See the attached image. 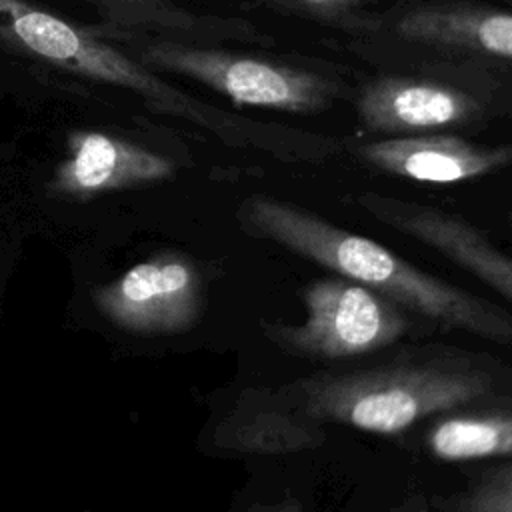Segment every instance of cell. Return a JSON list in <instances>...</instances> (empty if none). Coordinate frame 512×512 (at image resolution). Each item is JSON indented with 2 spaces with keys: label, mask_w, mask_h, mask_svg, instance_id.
Instances as JSON below:
<instances>
[{
  "label": "cell",
  "mask_w": 512,
  "mask_h": 512,
  "mask_svg": "<svg viewBox=\"0 0 512 512\" xmlns=\"http://www.w3.org/2000/svg\"><path fill=\"white\" fill-rule=\"evenodd\" d=\"M0 52L128 90L152 112L186 120L232 146L292 162L324 160L336 152V142L326 136L262 124L202 102L92 28L76 26L30 0H0Z\"/></svg>",
  "instance_id": "1"
},
{
  "label": "cell",
  "mask_w": 512,
  "mask_h": 512,
  "mask_svg": "<svg viewBox=\"0 0 512 512\" xmlns=\"http://www.w3.org/2000/svg\"><path fill=\"white\" fill-rule=\"evenodd\" d=\"M238 222L246 234L364 284L406 312L496 344H512V314L316 212L254 194L240 204Z\"/></svg>",
  "instance_id": "2"
},
{
  "label": "cell",
  "mask_w": 512,
  "mask_h": 512,
  "mask_svg": "<svg viewBox=\"0 0 512 512\" xmlns=\"http://www.w3.org/2000/svg\"><path fill=\"white\" fill-rule=\"evenodd\" d=\"M276 390L320 424L390 436L434 414L494 398L496 380L492 372L472 364L404 362L308 374Z\"/></svg>",
  "instance_id": "3"
},
{
  "label": "cell",
  "mask_w": 512,
  "mask_h": 512,
  "mask_svg": "<svg viewBox=\"0 0 512 512\" xmlns=\"http://www.w3.org/2000/svg\"><path fill=\"white\" fill-rule=\"evenodd\" d=\"M92 30L116 40L146 68L194 80L242 108L316 114L330 108L338 96V86L322 74L216 44L114 30L102 24Z\"/></svg>",
  "instance_id": "4"
},
{
  "label": "cell",
  "mask_w": 512,
  "mask_h": 512,
  "mask_svg": "<svg viewBox=\"0 0 512 512\" xmlns=\"http://www.w3.org/2000/svg\"><path fill=\"white\" fill-rule=\"evenodd\" d=\"M300 324L260 322L276 348L308 360H344L396 344L412 326L406 310L372 288L338 274L302 288Z\"/></svg>",
  "instance_id": "5"
},
{
  "label": "cell",
  "mask_w": 512,
  "mask_h": 512,
  "mask_svg": "<svg viewBox=\"0 0 512 512\" xmlns=\"http://www.w3.org/2000/svg\"><path fill=\"white\" fill-rule=\"evenodd\" d=\"M356 204L380 224L428 246L512 302V256L464 216L378 192H362Z\"/></svg>",
  "instance_id": "6"
},
{
  "label": "cell",
  "mask_w": 512,
  "mask_h": 512,
  "mask_svg": "<svg viewBox=\"0 0 512 512\" xmlns=\"http://www.w3.org/2000/svg\"><path fill=\"white\" fill-rule=\"evenodd\" d=\"M354 152L374 170L420 184H460L512 168V144H480L444 132L384 136Z\"/></svg>",
  "instance_id": "7"
},
{
  "label": "cell",
  "mask_w": 512,
  "mask_h": 512,
  "mask_svg": "<svg viewBox=\"0 0 512 512\" xmlns=\"http://www.w3.org/2000/svg\"><path fill=\"white\" fill-rule=\"evenodd\" d=\"M360 124L382 136L444 132L482 116V104L450 84L416 76H382L356 102Z\"/></svg>",
  "instance_id": "8"
},
{
  "label": "cell",
  "mask_w": 512,
  "mask_h": 512,
  "mask_svg": "<svg viewBox=\"0 0 512 512\" xmlns=\"http://www.w3.org/2000/svg\"><path fill=\"white\" fill-rule=\"evenodd\" d=\"M172 172L170 158L136 142L100 130H74L56 180L66 192L88 194L164 180Z\"/></svg>",
  "instance_id": "9"
},
{
  "label": "cell",
  "mask_w": 512,
  "mask_h": 512,
  "mask_svg": "<svg viewBox=\"0 0 512 512\" xmlns=\"http://www.w3.org/2000/svg\"><path fill=\"white\" fill-rule=\"evenodd\" d=\"M396 30L414 44L512 62V12L470 4H428L406 12Z\"/></svg>",
  "instance_id": "10"
},
{
  "label": "cell",
  "mask_w": 512,
  "mask_h": 512,
  "mask_svg": "<svg viewBox=\"0 0 512 512\" xmlns=\"http://www.w3.org/2000/svg\"><path fill=\"white\" fill-rule=\"evenodd\" d=\"M96 6L102 26L178 38L198 44L268 42L266 32L242 18L198 14L176 0H84Z\"/></svg>",
  "instance_id": "11"
},
{
  "label": "cell",
  "mask_w": 512,
  "mask_h": 512,
  "mask_svg": "<svg viewBox=\"0 0 512 512\" xmlns=\"http://www.w3.org/2000/svg\"><path fill=\"white\" fill-rule=\"evenodd\" d=\"M324 424L292 406L276 388H260L246 396L232 422V446L256 456H284L322 446Z\"/></svg>",
  "instance_id": "12"
},
{
  "label": "cell",
  "mask_w": 512,
  "mask_h": 512,
  "mask_svg": "<svg viewBox=\"0 0 512 512\" xmlns=\"http://www.w3.org/2000/svg\"><path fill=\"white\" fill-rule=\"evenodd\" d=\"M458 408L436 420L424 438L442 462H472L512 456V408Z\"/></svg>",
  "instance_id": "13"
},
{
  "label": "cell",
  "mask_w": 512,
  "mask_h": 512,
  "mask_svg": "<svg viewBox=\"0 0 512 512\" xmlns=\"http://www.w3.org/2000/svg\"><path fill=\"white\" fill-rule=\"evenodd\" d=\"M196 276L184 262L140 264L122 280V294L132 302H166L188 310L194 302Z\"/></svg>",
  "instance_id": "14"
},
{
  "label": "cell",
  "mask_w": 512,
  "mask_h": 512,
  "mask_svg": "<svg viewBox=\"0 0 512 512\" xmlns=\"http://www.w3.org/2000/svg\"><path fill=\"white\" fill-rule=\"evenodd\" d=\"M454 512H512V462L482 470L450 504Z\"/></svg>",
  "instance_id": "15"
},
{
  "label": "cell",
  "mask_w": 512,
  "mask_h": 512,
  "mask_svg": "<svg viewBox=\"0 0 512 512\" xmlns=\"http://www.w3.org/2000/svg\"><path fill=\"white\" fill-rule=\"evenodd\" d=\"M294 2L312 10H342V8L360 4L364 0H294Z\"/></svg>",
  "instance_id": "16"
},
{
  "label": "cell",
  "mask_w": 512,
  "mask_h": 512,
  "mask_svg": "<svg viewBox=\"0 0 512 512\" xmlns=\"http://www.w3.org/2000/svg\"><path fill=\"white\" fill-rule=\"evenodd\" d=\"M264 512H302V506L298 502H294V500H288V502H282V504H278L274 508H266Z\"/></svg>",
  "instance_id": "17"
},
{
  "label": "cell",
  "mask_w": 512,
  "mask_h": 512,
  "mask_svg": "<svg viewBox=\"0 0 512 512\" xmlns=\"http://www.w3.org/2000/svg\"><path fill=\"white\" fill-rule=\"evenodd\" d=\"M506 222H508V226H510V230H512V210L506 214Z\"/></svg>",
  "instance_id": "18"
}]
</instances>
